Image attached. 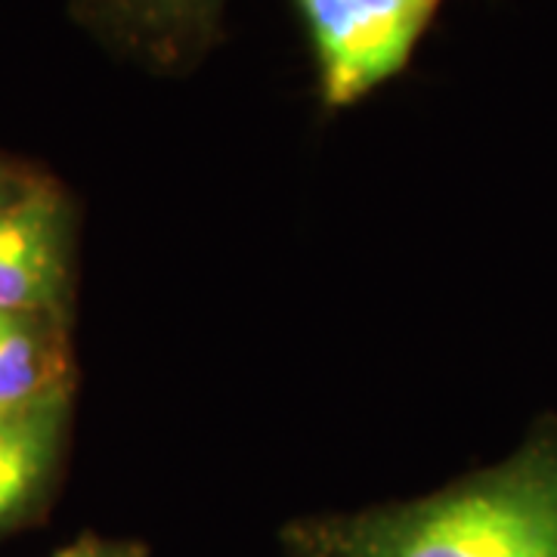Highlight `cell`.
<instances>
[{
  "label": "cell",
  "instance_id": "obj_1",
  "mask_svg": "<svg viewBox=\"0 0 557 557\" xmlns=\"http://www.w3.org/2000/svg\"><path fill=\"white\" fill-rule=\"evenodd\" d=\"M278 542L288 557H557V421L440 493L298 518Z\"/></svg>",
  "mask_w": 557,
  "mask_h": 557
},
{
  "label": "cell",
  "instance_id": "obj_2",
  "mask_svg": "<svg viewBox=\"0 0 557 557\" xmlns=\"http://www.w3.org/2000/svg\"><path fill=\"white\" fill-rule=\"evenodd\" d=\"M317 65L319 102L350 109L399 78L446 0H292Z\"/></svg>",
  "mask_w": 557,
  "mask_h": 557
},
{
  "label": "cell",
  "instance_id": "obj_3",
  "mask_svg": "<svg viewBox=\"0 0 557 557\" xmlns=\"http://www.w3.org/2000/svg\"><path fill=\"white\" fill-rule=\"evenodd\" d=\"M75 218L60 183L0 211V310L72 317Z\"/></svg>",
  "mask_w": 557,
  "mask_h": 557
},
{
  "label": "cell",
  "instance_id": "obj_4",
  "mask_svg": "<svg viewBox=\"0 0 557 557\" xmlns=\"http://www.w3.org/2000/svg\"><path fill=\"white\" fill-rule=\"evenodd\" d=\"M230 0H69L72 16L112 53L159 75H186L223 35Z\"/></svg>",
  "mask_w": 557,
  "mask_h": 557
},
{
  "label": "cell",
  "instance_id": "obj_5",
  "mask_svg": "<svg viewBox=\"0 0 557 557\" xmlns=\"http://www.w3.org/2000/svg\"><path fill=\"white\" fill-rule=\"evenodd\" d=\"M75 381L0 418V539L44 520L57 496Z\"/></svg>",
  "mask_w": 557,
  "mask_h": 557
},
{
  "label": "cell",
  "instance_id": "obj_6",
  "mask_svg": "<svg viewBox=\"0 0 557 557\" xmlns=\"http://www.w3.org/2000/svg\"><path fill=\"white\" fill-rule=\"evenodd\" d=\"M72 317L0 310V409L44 397L75 381Z\"/></svg>",
  "mask_w": 557,
  "mask_h": 557
},
{
  "label": "cell",
  "instance_id": "obj_7",
  "mask_svg": "<svg viewBox=\"0 0 557 557\" xmlns=\"http://www.w3.org/2000/svg\"><path fill=\"white\" fill-rule=\"evenodd\" d=\"M47 177H50V174H44L35 164L0 152V211L13 208V205L25 199V196H32Z\"/></svg>",
  "mask_w": 557,
  "mask_h": 557
},
{
  "label": "cell",
  "instance_id": "obj_8",
  "mask_svg": "<svg viewBox=\"0 0 557 557\" xmlns=\"http://www.w3.org/2000/svg\"><path fill=\"white\" fill-rule=\"evenodd\" d=\"M53 557H149V545L139 539H112L100 533H81L62 545Z\"/></svg>",
  "mask_w": 557,
  "mask_h": 557
},
{
  "label": "cell",
  "instance_id": "obj_9",
  "mask_svg": "<svg viewBox=\"0 0 557 557\" xmlns=\"http://www.w3.org/2000/svg\"><path fill=\"white\" fill-rule=\"evenodd\" d=\"M13 409H16V406H13ZM7 412H10V409H0V418L7 416Z\"/></svg>",
  "mask_w": 557,
  "mask_h": 557
}]
</instances>
